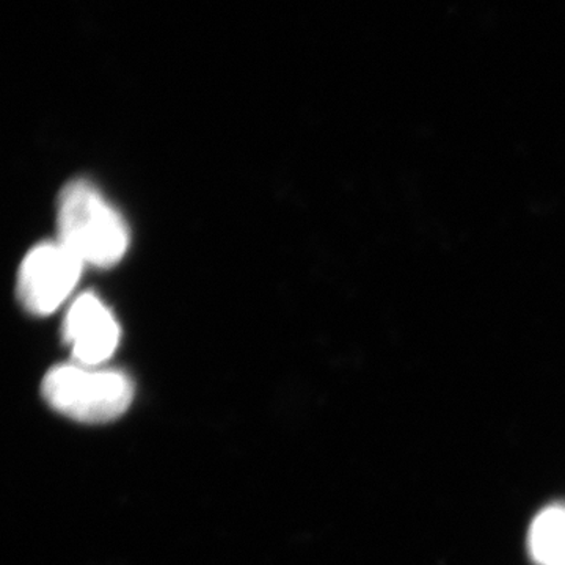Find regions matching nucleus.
<instances>
[{
	"label": "nucleus",
	"mask_w": 565,
	"mask_h": 565,
	"mask_svg": "<svg viewBox=\"0 0 565 565\" xmlns=\"http://www.w3.org/2000/svg\"><path fill=\"white\" fill-rule=\"evenodd\" d=\"M58 243L84 264L111 267L129 247V230L92 182L71 181L57 200Z\"/></svg>",
	"instance_id": "f257e3e1"
},
{
	"label": "nucleus",
	"mask_w": 565,
	"mask_h": 565,
	"mask_svg": "<svg viewBox=\"0 0 565 565\" xmlns=\"http://www.w3.org/2000/svg\"><path fill=\"white\" fill-rule=\"evenodd\" d=\"M44 399L74 422L109 423L128 411L134 399L131 379L115 370L61 364L44 375Z\"/></svg>",
	"instance_id": "f03ea898"
},
{
	"label": "nucleus",
	"mask_w": 565,
	"mask_h": 565,
	"mask_svg": "<svg viewBox=\"0 0 565 565\" xmlns=\"http://www.w3.org/2000/svg\"><path fill=\"white\" fill-rule=\"evenodd\" d=\"M84 266L58 241L36 245L18 273L17 294L22 307L35 316L54 313L76 288Z\"/></svg>",
	"instance_id": "7ed1b4c3"
},
{
	"label": "nucleus",
	"mask_w": 565,
	"mask_h": 565,
	"mask_svg": "<svg viewBox=\"0 0 565 565\" xmlns=\"http://www.w3.org/2000/svg\"><path fill=\"white\" fill-rule=\"evenodd\" d=\"M63 338L70 344L74 363L96 367L117 351L120 326L95 294H82L66 313Z\"/></svg>",
	"instance_id": "20e7f679"
},
{
	"label": "nucleus",
	"mask_w": 565,
	"mask_h": 565,
	"mask_svg": "<svg viewBox=\"0 0 565 565\" xmlns=\"http://www.w3.org/2000/svg\"><path fill=\"white\" fill-rule=\"evenodd\" d=\"M530 553L537 565H565V505H548L530 530Z\"/></svg>",
	"instance_id": "39448f33"
}]
</instances>
